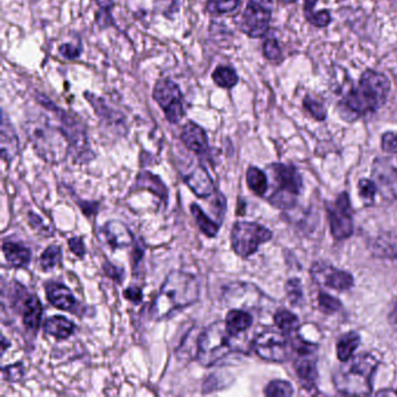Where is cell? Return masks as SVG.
<instances>
[{"mask_svg": "<svg viewBox=\"0 0 397 397\" xmlns=\"http://www.w3.org/2000/svg\"><path fill=\"white\" fill-rule=\"evenodd\" d=\"M391 83L387 76L374 69L364 70L358 84L343 95L337 104L339 117L346 122L374 115L387 103Z\"/></svg>", "mask_w": 397, "mask_h": 397, "instance_id": "obj_1", "label": "cell"}, {"mask_svg": "<svg viewBox=\"0 0 397 397\" xmlns=\"http://www.w3.org/2000/svg\"><path fill=\"white\" fill-rule=\"evenodd\" d=\"M198 299L197 277L189 272L174 270L166 277L161 290L151 304V317L156 321L167 318L173 312L192 306Z\"/></svg>", "mask_w": 397, "mask_h": 397, "instance_id": "obj_2", "label": "cell"}, {"mask_svg": "<svg viewBox=\"0 0 397 397\" xmlns=\"http://www.w3.org/2000/svg\"><path fill=\"white\" fill-rule=\"evenodd\" d=\"M27 138L33 144L36 154L45 161L57 164L66 160L70 153L69 140L61 125L46 115H40L25 124Z\"/></svg>", "mask_w": 397, "mask_h": 397, "instance_id": "obj_3", "label": "cell"}, {"mask_svg": "<svg viewBox=\"0 0 397 397\" xmlns=\"http://www.w3.org/2000/svg\"><path fill=\"white\" fill-rule=\"evenodd\" d=\"M379 366L378 359L369 353L353 355L335 372V389L344 395L368 396L372 394L373 375Z\"/></svg>", "mask_w": 397, "mask_h": 397, "instance_id": "obj_4", "label": "cell"}, {"mask_svg": "<svg viewBox=\"0 0 397 397\" xmlns=\"http://www.w3.org/2000/svg\"><path fill=\"white\" fill-rule=\"evenodd\" d=\"M267 171L270 178V192L267 200L283 210L294 207L303 188L299 171L292 164L272 163Z\"/></svg>", "mask_w": 397, "mask_h": 397, "instance_id": "obj_5", "label": "cell"}, {"mask_svg": "<svg viewBox=\"0 0 397 397\" xmlns=\"http://www.w3.org/2000/svg\"><path fill=\"white\" fill-rule=\"evenodd\" d=\"M231 335L224 322L209 325L198 337V362L204 367H210L225 358L231 352Z\"/></svg>", "mask_w": 397, "mask_h": 397, "instance_id": "obj_6", "label": "cell"}, {"mask_svg": "<svg viewBox=\"0 0 397 397\" xmlns=\"http://www.w3.org/2000/svg\"><path fill=\"white\" fill-rule=\"evenodd\" d=\"M39 99L41 105L54 112L57 122L69 140L70 153L74 154V158H76L77 161H89L92 158V151L88 142L86 126L83 125L82 122H79L75 115L63 111L62 108L54 105L48 99L43 98L41 96H39Z\"/></svg>", "mask_w": 397, "mask_h": 397, "instance_id": "obj_7", "label": "cell"}, {"mask_svg": "<svg viewBox=\"0 0 397 397\" xmlns=\"http://www.w3.org/2000/svg\"><path fill=\"white\" fill-rule=\"evenodd\" d=\"M272 234L267 227L251 221L234 224L231 234L232 248L241 258L253 255L263 243L272 239Z\"/></svg>", "mask_w": 397, "mask_h": 397, "instance_id": "obj_8", "label": "cell"}, {"mask_svg": "<svg viewBox=\"0 0 397 397\" xmlns=\"http://www.w3.org/2000/svg\"><path fill=\"white\" fill-rule=\"evenodd\" d=\"M253 347L260 358L272 362H286L294 353L292 339L281 330H267L260 333L253 343Z\"/></svg>", "mask_w": 397, "mask_h": 397, "instance_id": "obj_9", "label": "cell"}, {"mask_svg": "<svg viewBox=\"0 0 397 397\" xmlns=\"http://www.w3.org/2000/svg\"><path fill=\"white\" fill-rule=\"evenodd\" d=\"M272 10V0H248L240 20V30L252 39L263 38L270 30Z\"/></svg>", "mask_w": 397, "mask_h": 397, "instance_id": "obj_10", "label": "cell"}, {"mask_svg": "<svg viewBox=\"0 0 397 397\" xmlns=\"http://www.w3.org/2000/svg\"><path fill=\"white\" fill-rule=\"evenodd\" d=\"M153 98L163 111L171 124H178L183 118V95L176 83L171 79H160L153 90Z\"/></svg>", "mask_w": 397, "mask_h": 397, "instance_id": "obj_11", "label": "cell"}, {"mask_svg": "<svg viewBox=\"0 0 397 397\" xmlns=\"http://www.w3.org/2000/svg\"><path fill=\"white\" fill-rule=\"evenodd\" d=\"M328 223L333 238L337 240L347 239L353 234V216L350 200L346 192L339 195L337 200L326 205Z\"/></svg>", "mask_w": 397, "mask_h": 397, "instance_id": "obj_12", "label": "cell"}, {"mask_svg": "<svg viewBox=\"0 0 397 397\" xmlns=\"http://www.w3.org/2000/svg\"><path fill=\"white\" fill-rule=\"evenodd\" d=\"M372 178L384 200H397V156L375 159Z\"/></svg>", "mask_w": 397, "mask_h": 397, "instance_id": "obj_13", "label": "cell"}, {"mask_svg": "<svg viewBox=\"0 0 397 397\" xmlns=\"http://www.w3.org/2000/svg\"><path fill=\"white\" fill-rule=\"evenodd\" d=\"M311 277L316 283L328 288L345 292L355 284V279L351 274L324 263H316L311 267Z\"/></svg>", "mask_w": 397, "mask_h": 397, "instance_id": "obj_14", "label": "cell"}, {"mask_svg": "<svg viewBox=\"0 0 397 397\" xmlns=\"http://www.w3.org/2000/svg\"><path fill=\"white\" fill-rule=\"evenodd\" d=\"M106 243L112 250H120L131 246L133 243V234L125 224L119 220H110L102 229Z\"/></svg>", "mask_w": 397, "mask_h": 397, "instance_id": "obj_15", "label": "cell"}, {"mask_svg": "<svg viewBox=\"0 0 397 397\" xmlns=\"http://www.w3.org/2000/svg\"><path fill=\"white\" fill-rule=\"evenodd\" d=\"M180 140L189 151L198 155H205L209 151V140L207 132L197 124L190 122L184 125Z\"/></svg>", "mask_w": 397, "mask_h": 397, "instance_id": "obj_16", "label": "cell"}, {"mask_svg": "<svg viewBox=\"0 0 397 397\" xmlns=\"http://www.w3.org/2000/svg\"><path fill=\"white\" fill-rule=\"evenodd\" d=\"M47 299L55 308L63 311H75L77 301L71 290L62 283L50 282L46 286Z\"/></svg>", "mask_w": 397, "mask_h": 397, "instance_id": "obj_17", "label": "cell"}, {"mask_svg": "<svg viewBox=\"0 0 397 397\" xmlns=\"http://www.w3.org/2000/svg\"><path fill=\"white\" fill-rule=\"evenodd\" d=\"M184 180L197 197L207 198L214 192V180L205 168H196L191 174L184 178Z\"/></svg>", "mask_w": 397, "mask_h": 397, "instance_id": "obj_18", "label": "cell"}, {"mask_svg": "<svg viewBox=\"0 0 397 397\" xmlns=\"http://www.w3.org/2000/svg\"><path fill=\"white\" fill-rule=\"evenodd\" d=\"M42 317V304L39 297L30 295L23 301V324L27 332L36 335Z\"/></svg>", "mask_w": 397, "mask_h": 397, "instance_id": "obj_19", "label": "cell"}, {"mask_svg": "<svg viewBox=\"0 0 397 397\" xmlns=\"http://www.w3.org/2000/svg\"><path fill=\"white\" fill-rule=\"evenodd\" d=\"M294 367H295L297 378L302 382L303 386L306 387V389L315 387L318 373H317V367H316V360L312 358V353L299 355V358L295 361Z\"/></svg>", "mask_w": 397, "mask_h": 397, "instance_id": "obj_20", "label": "cell"}, {"mask_svg": "<svg viewBox=\"0 0 397 397\" xmlns=\"http://www.w3.org/2000/svg\"><path fill=\"white\" fill-rule=\"evenodd\" d=\"M3 253L8 265L14 268H25L32 260V251L21 243L5 241L3 243Z\"/></svg>", "mask_w": 397, "mask_h": 397, "instance_id": "obj_21", "label": "cell"}, {"mask_svg": "<svg viewBox=\"0 0 397 397\" xmlns=\"http://www.w3.org/2000/svg\"><path fill=\"white\" fill-rule=\"evenodd\" d=\"M19 151V140L13 126L7 122L6 115H3L1 124V156L5 162H11Z\"/></svg>", "mask_w": 397, "mask_h": 397, "instance_id": "obj_22", "label": "cell"}, {"mask_svg": "<svg viewBox=\"0 0 397 397\" xmlns=\"http://www.w3.org/2000/svg\"><path fill=\"white\" fill-rule=\"evenodd\" d=\"M43 330L48 335L62 340V339H68L70 335H74L76 326L71 321L63 316H53L45 322Z\"/></svg>", "mask_w": 397, "mask_h": 397, "instance_id": "obj_23", "label": "cell"}, {"mask_svg": "<svg viewBox=\"0 0 397 397\" xmlns=\"http://www.w3.org/2000/svg\"><path fill=\"white\" fill-rule=\"evenodd\" d=\"M252 324L253 317L251 313L243 311V310H239V309L231 310L225 319L226 330L231 337H236L241 332L246 331L252 326Z\"/></svg>", "mask_w": 397, "mask_h": 397, "instance_id": "obj_24", "label": "cell"}, {"mask_svg": "<svg viewBox=\"0 0 397 397\" xmlns=\"http://www.w3.org/2000/svg\"><path fill=\"white\" fill-rule=\"evenodd\" d=\"M317 1L318 0H304L303 13H304V18L310 25L316 27V28H325L332 23V14L328 10L316 12L315 6Z\"/></svg>", "mask_w": 397, "mask_h": 397, "instance_id": "obj_25", "label": "cell"}, {"mask_svg": "<svg viewBox=\"0 0 397 397\" xmlns=\"http://www.w3.org/2000/svg\"><path fill=\"white\" fill-rule=\"evenodd\" d=\"M360 344V335L357 332L345 333L337 343V355L340 361H347L355 355V351Z\"/></svg>", "mask_w": 397, "mask_h": 397, "instance_id": "obj_26", "label": "cell"}, {"mask_svg": "<svg viewBox=\"0 0 397 397\" xmlns=\"http://www.w3.org/2000/svg\"><path fill=\"white\" fill-rule=\"evenodd\" d=\"M137 187L140 188V189L146 188V189L151 191L153 194L159 196V197L161 198L164 202L167 200V188L162 183V180H160V178L155 176V175L151 174V173L144 171V173H142V174L139 175L138 180H137Z\"/></svg>", "mask_w": 397, "mask_h": 397, "instance_id": "obj_27", "label": "cell"}, {"mask_svg": "<svg viewBox=\"0 0 397 397\" xmlns=\"http://www.w3.org/2000/svg\"><path fill=\"white\" fill-rule=\"evenodd\" d=\"M247 184L251 190L258 196H265L268 192V176L259 168L250 167L246 174Z\"/></svg>", "mask_w": 397, "mask_h": 397, "instance_id": "obj_28", "label": "cell"}, {"mask_svg": "<svg viewBox=\"0 0 397 397\" xmlns=\"http://www.w3.org/2000/svg\"><path fill=\"white\" fill-rule=\"evenodd\" d=\"M190 210L200 230L209 238H214L219 231V224H217L204 214L203 210L198 207L197 204H192Z\"/></svg>", "mask_w": 397, "mask_h": 397, "instance_id": "obj_29", "label": "cell"}, {"mask_svg": "<svg viewBox=\"0 0 397 397\" xmlns=\"http://www.w3.org/2000/svg\"><path fill=\"white\" fill-rule=\"evenodd\" d=\"M212 79L217 86L224 89H232L239 82L236 70L231 67L220 66L212 74Z\"/></svg>", "mask_w": 397, "mask_h": 397, "instance_id": "obj_30", "label": "cell"}, {"mask_svg": "<svg viewBox=\"0 0 397 397\" xmlns=\"http://www.w3.org/2000/svg\"><path fill=\"white\" fill-rule=\"evenodd\" d=\"M274 322H275V325L279 330L288 335L299 328V319L297 318V316L294 315L287 309H279L276 311L275 316H274Z\"/></svg>", "mask_w": 397, "mask_h": 397, "instance_id": "obj_31", "label": "cell"}, {"mask_svg": "<svg viewBox=\"0 0 397 397\" xmlns=\"http://www.w3.org/2000/svg\"><path fill=\"white\" fill-rule=\"evenodd\" d=\"M241 0H207V11L214 16H227L236 12Z\"/></svg>", "mask_w": 397, "mask_h": 397, "instance_id": "obj_32", "label": "cell"}, {"mask_svg": "<svg viewBox=\"0 0 397 397\" xmlns=\"http://www.w3.org/2000/svg\"><path fill=\"white\" fill-rule=\"evenodd\" d=\"M303 108L306 110L308 113H310L312 118L317 120V122H324L328 118V111L322 102H319L318 99L313 98L310 95H306L303 98L302 102Z\"/></svg>", "mask_w": 397, "mask_h": 397, "instance_id": "obj_33", "label": "cell"}, {"mask_svg": "<svg viewBox=\"0 0 397 397\" xmlns=\"http://www.w3.org/2000/svg\"><path fill=\"white\" fill-rule=\"evenodd\" d=\"M62 260V250L57 245H52L48 247L42 255L40 258V266L42 267L43 270H52L55 268Z\"/></svg>", "mask_w": 397, "mask_h": 397, "instance_id": "obj_34", "label": "cell"}, {"mask_svg": "<svg viewBox=\"0 0 397 397\" xmlns=\"http://www.w3.org/2000/svg\"><path fill=\"white\" fill-rule=\"evenodd\" d=\"M375 251L376 254L381 256H397V238L396 236H389V234H386L384 236H380L376 240V245H375Z\"/></svg>", "mask_w": 397, "mask_h": 397, "instance_id": "obj_35", "label": "cell"}, {"mask_svg": "<svg viewBox=\"0 0 397 397\" xmlns=\"http://www.w3.org/2000/svg\"><path fill=\"white\" fill-rule=\"evenodd\" d=\"M265 394L270 397H289L294 394V389L287 381H272L265 389Z\"/></svg>", "mask_w": 397, "mask_h": 397, "instance_id": "obj_36", "label": "cell"}, {"mask_svg": "<svg viewBox=\"0 0 397 397\" xmlns=\"http://www.w3.org/2000/svg\"><path fill=\"white\" fill-rule=\"evenodd\" d=\"M358 189L361 200H364L366 205H372L374 203L375 195L378 192V188L375 185L374 180L362 178L359 180Z\"/></svg>", "mask_w": 397, "mask_h": 397, "instance_id": "obj_37", "label": "cell"}, {"mask_svg": "<svg viewBox=\"0 0 397 397\" xmlns=\"http://www.w3.org/2000/svg\"><path fill=\"white\" fill-rule=\"evenodd\" d=\"M318 303L319 308L325 313H335L342 308V302L339 299L332 297L324 292H319Z\"/></svg>", "mask_w": 397, "mask_h": 397, "instance_id": "obj_38", "label": "cell"}, {"mask_svg": "<svg viewBox=\"0 0 397 397\" xmlns=\"http://www.w3.org/2000/svg\"><path fill=\"white\" fill-rule=\"evenodd\" d=\"M263 53L267 59H270L272 62L282 59V50L280 47L279 41L276 39H267L263 42Z\"/></svg>", "mask_w": 397, "mask_h": 397, "instance_id": "obj_39", "label": "cell"}, {"mask_svg": "<svg viewBox=\"0 0 397 397\" xmlns=\"http://www.w3.org/2000/svg\"><path fill=\"white\" fill-rule=\"evenodd\" d=\"M287 294L292 306H299L302 302L303 290L299 280L292 279L287 283Z\"/></svg>", "mask_w": 397, "mask_h": 397, "instance_id": "obj_40", "label": "cell"}, {"mask_svg": "<svg viewBox=\"0 0 397 397\" xmlns=\"http://www.w3.org/2000/svg\"><path fill=\"white\" fill-rule=\"evenodd\" d=\"M23 375H25V368H23V364H20V362L3 367L4 380L17 382V381L23 379Z\"/></svg>", "mask_w": 397, "mask_h": 397, "instance_id": "obj_41", "label": "cell"}, {"mask_svg": "<svg viewBox=\"0 0 397 397\" xmlns=\"http://www.w3.org/2000/svg\"><path fill=\"white\" fill-rule=\"evenodd\" d=\"M381 147L387 154L397 155V133L386 132L381 138Z\"/></svg>", "mask_w": 397, "mask_h": 397, "instance_id": "obj_42", "label": "cell"}, {"mask_svg": "<svg viewBox=\"0 0 397 397\" xmlns=\"http://www.w3.org/2000/svg\"><path fill=\"white\" fill-rule=\"evenodd\" d=\"M155 7L166 17H171L178 10V0H155Z\"/></svg>", "mask_w": 397, "mask_h": 397, "instance_id": "obj_43", "label": "cell"}, {"mask_svg": "<svg viewBox=\"0 0 397 397\" xmlns=\"http://www.w3.org/2000/svg\"><path fill=\"white\" fill-rule=\"evenodd\" d=\"M103 270L105 272L106 275L110 277V279L113 280L115 282L122 283L124 279H125V270L120 268V267L115 266L110 263H105L103 265Z\"/></svg>", "mask_w": 397, "mask_h": 397, "instance_id": "obj_44", "label": "cell"}, {"mask_svg": "<svg viewBox=\"0 0 397 397\" xmlns=\"http://www.w3.org/2000/svg\"><path fill=\"white\" fill-rule=\"evenodd\" d=\"M68 245H69L70 251H71L75 255L79 256V258H83V256L86 255V245H84V241H83L82 238H79V236L70 238L69 241H68Z\"/></svg>", "mask_w": 397, "mask_h": 397, "instance_id": "obj_45", "label": "cell"}, {"mask_svg": "<svg viewBox=\"0 0 397 397\" xmlns=\"http://www.w3.org/2000/svg\"><path fill=\"white\" fill-rule=\"evenodd\" d=\"M59 52L67 59H75L81 55V50H79L77 47L72 46L70 43L59 46Z\"/></svg>", "mask_w": 397, "mask_h": 397, "instance_id": "obj_46", "label": "cell"}, {"mask_svg": "<svg viewBox=\"0 0 397 397\" xmlns=\"http://www.w3.org/2000/svg\"><path fill=\"white\" fill-rule=\"evenodd\" d=\"M124 296L126 299L138 306L142 301V290L139 287H130L124 292Z\"/></svg>", "mask_w": 397, "mask_h": 397, "instance_id": "obj_47", "label": "cell"}, {"mask_svg": "<svg viewBox=\"0 0 397 397\" xmlns=\"http://www.w3.org/2000/svg\"><path fill=\"white\" fill-rule=\"evenodd\" d=\"M144 252V243H142V240H139L138 243H135L134 250H133V261H134V265H137L142 260Z\"/></svg>", "mask_w": 397, "mask_h": 397, "instance_id": "obj_48", "label": "cell"}, {"mask_svg": "<svg viewBox=\"0 0 397 397\" xmlns=\"http://www.w3.org/2000/svg\"><path fill=\"white\" fill-rule=\"evenodd\" d=\"M97 4H98L99 6L102 7L103 10L108 12L113 6V0H97Z\"/></svg>", "mask_w": 397, "mask_h": 397, "instance_id": "obj_49", "label": "cell"}, {"mask_svg": "<svg viewBox=\"0 0 397 397\" xmlns=\"http://www.w3.org/2000/svg\"><path fill=\"white\" fill-rule=\"evenodd\" d=\"M389 321H391V324L394 326L395 330L397 331V303L396 306L393 309L391 316H389Z\"/></svg>", "mask_w": 397, "mask_h": 397, "instance_id": "obj_50", "label": "cell"}, {"mask_svg": "<svg viewBox=\"0 0 397 397\" xmlns=\"http://www.w3.org/2000/svg\"><path fill=\"white\" fill-rule=\"evenodd\" d=\"M6 346H7L6 338H5V337H3V342H1V351H3V353H5V351H6Z\"/></svg>", "mask_w": 397, "mask_h": 397, "instance_id": "obj_51", "label": "cell"}, {"mask_svg": "<svg viewBox=\"0 0 397 397\" xmlns=\"http://www.w3.org/2000/svg\"><path fill=\"white\" fill-rule=\"evenodd\" d=\"M280 3L284 4V5H290V4H294L297 1V0H279Z\"/></svg>", "mask_w": 397, "mask_h": 397, "instance_id": "obj_52", "label": "cell"}, {"mask_svg": "<svg viewBox=\"0 0 397 397\" xmlns=\"http://www.w3.org/2000/svg\"><path fill=\"white\" fill-rule=\"evenodd\" d=\"M389 394H394L397 395V391H382L380 393H378V395H389Z\"/></svg>", "mask_w": 397, "mask_h": 397, "instance_id": "obj_53", "label": "cell"}, {"mask_svg": "<svg viewBox=\"0 0 397 397\" xmlns=\"http://www.w3.org/2000/svg\"><path fill=\"white\" fill-rule=\"evenodd\" d=\"M337 1H344V0H337Z\"/></svg>", "mask_w": 397, "mask_h": 397, "instance_id": "obj_54", "label": "cell"}]
</instances>
